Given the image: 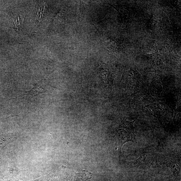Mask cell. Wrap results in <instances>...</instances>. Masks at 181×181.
I'll use <instances>...</instances> for the list:
<instances>
[{"mask_svg": "<svg viewBox=\"0 0 181 181\" xmlns=\"http://www.w3.org/2000/svg\"><path fill=\"white\" fill-rule=\"evenodd\" d=\"M128 168L142 171H148L158 166L157 157L155 151L148 148L144 150L139 157L133 161L125 162Z\"/></svg>", "mask_w": 181, "mask_h": 181, "instance_id": "obj_1", "label": "cell"}, {"mask_svg": "<svg viewBox=\"0 0 181 181\" xmlns=\"http://www.w3.org/2000/svg\"><path fill=\"white\" fill-rule=\"evenodd\" d=\"M136 119L129 121L125 117L122 121L118 124L116 129L115 140L120 156L121 154V148L123 145L127 142L135 141L136 135L134 125Z\"/></svg>", "mask_w": 181, "mask_h": 181, "instance_id": "obj_2", "label": "cell"}, {"mask_svg": "<svg viewBox=\"0 0 181 181\" xmlns=\"http://www.w3.org/2000/svg\"><path fill=\"white\" fill-rule=\"evenodd\" d=\"M52 86L45 79L40 80L35 83L34 87L30 90L26 91L24 94L16 97L15 99L28 100L40 94L50 92Z\"/></svg>", "mask_w": 181, "mask_h": 181, "instance_id": "obj_3", "label": "cell"}, {"mask_svg": "<svg viewBox=\"0 0 181 181\" xmlns=\"http://www.w3.org/2000/svg\"><path fill=\"white\" fill-rule=\"evenodd\" d=\"M40 63L44 69L46 78H47L53 72L58 70L59 66L58 62L54 61L50 59L42 58L40 59Z\"/></svg>", "mask_w": 181, "mask_h": 181, "instance_id": "obj_4", "label": "cell"}, {"mask_svg": "<svg viewBox=\"0 0 181 181\" xmlns=\"http://www.w3.org/2000/svg\"><path fill=\"white\" fill-rule=\"evenodd\" d=\"M10 13L15 24V30L17 33L20 34L23 28L24 18L25 16L23 13L16 11L11 12Z\"/></svg>", "mask_w": 181, "mask_h": 181, "instance_id": "obj_5", "label": "cell"}, {"mask_svg": "<svg viewBox=\"0 0 181 181\" xmlns=\"http://www.w3.org/2000/svg\"><path fill=\"white\" fill-rule=\"evenodd\" d=\"M171 158L168 164L169 168L174 173H178L180 170V153L174 154L172 155Z\"/></svg>", "mask_w": 181, "mask_h": 181, "instance_id": "obj_6", "label": "cell"}, {"mask_svg": "<svg viewBox=\"0 0 181 181\" xmlns=\"http://www.w3.org/2000/svg\"><path fill=\"white\" fill-rule=\"evenodd\" d=\"M14 140L13 137H10V136H0V145L4 147L5 145L13 141Z\"/></svg>", "mask_w": 181, "mask_h": 181, "instance_id": "obj_7", "label": "cell"}, {"mask_svg": "<svg viewBox=\"0 0 181 181\" xmlns=\"http://www.w3.org/2000/svg\"><path fill=\"white\" fill-rule=\"evenodd\" d=\"M18 116V115H10V117H8L6 118H5L4 119H7L9 118H10V117H15V116Z\"/></svg>", "mask_w": 181, "mask_h": 181, "instance_id": "obj_8", "label": "cell"}]
</instances>
